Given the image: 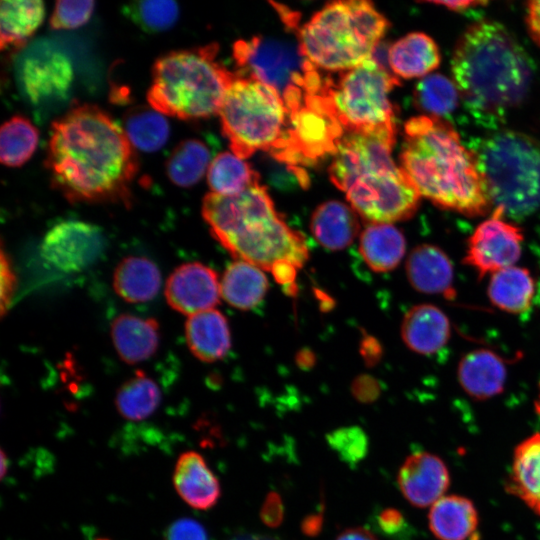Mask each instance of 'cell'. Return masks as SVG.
I'll return each instance as SVG.
<instances>
[{
    "label": "cell",
    "instance_id": "1",
    "mask_svg": "<svg viewBox=\"0 0 540 540\" xmlns=\"http://www.w3.org/2000/svg\"><path fill=\"white\" fill-rule=\"evenodd\" d=\"M51 185L70 203L130 206L139 171L125 131L92 104L71 108L51 125L45 158Z\"/></svg>",
    "mask_w": 540,
    "mask_h": 540
},
{
    "label": "cell",
    "instance_id": "2",
    "mask_svg": "<svg viewBox=\"0 0 540 540\" xmlns=\"http://www.w3.org/2000/svg\"><path fill=\"white\" fill-rule=\"evenodd\" d=\"M400 163L419 194L441 208L477 216L491 206L474 153L440 117L406 121Z\"/></svg>",
    "mask_w": 540,
    "mask_h": 540
},
{
    "label": "cell",
    "instance_id": "3",
    "mask_svg": "<svg viewBox=\"0 0 540 540\" xmlns=\"http://www.w3.org/2000/svg\"><path fill=\"white\" fill-rule=\"evenodd\" d=\"M396 129L345 132L329 166L332 183L370 223L402 221L416 212L421 195L392 156Z\"/></svg>",
    "mask_w": 540,
    "mask_h": 540
},
{
    "label": "cell",
    "instance_id": "4",
    "mask_svg": "<svg viewBox=\"0 0 540 540\" xmlns=\"http://www.w3.org/2000/svg\"><path fill=\"white\" fill-rule=\"evenodd\" d=\"M460 95L474 112L502 114L518 106L532 82L526 52L501 24L480 21L458 39L451 62Z\"/></svg>",
    "mask_w": 540,
    "mask_h": 540
},
{
    "label": "cell",
    "instance_id": "5",
    "mask_svg": "<svg viewBox=\"0 0 540 540\" xmlns=\"http://www.w3.org/2000/svg\"><path fill=\"white\" fill-rule=\"evenodd\" d=\"M202 216L214 238L238 260L271 271L281 262L301 268L308 259L303 235L284 221L260 183L231 196L208 193Z\"/></svg>",
    "mask_w": 540,
    "mask_h": 540
},
{
    "label": "cell",
    "instance_id": "6",
    "mask_svg": "<svg viewBox=\"0 0 540 540\" xmlns=\"http://www.w3.org/2000/svg\"><path fill=\"white\" fill-rule=\"evenodd\" d=\"M216 43L160 56L152 68L147 101L161 114L194 120L219 113L236 75L217 61Z\"/></svg>",
    "mask_w": 540,
    "mask_h": 540
},
{
    "label": "cell",
    "instance_id": "7",
    "mask_svg": "<svg viewBox=\"0 0 540 540\" xmlns=\"http://www.w3.org/2000/svg\"><path fill=\"white\" fill-rule=\"evenodd\" d=\"M390 23L364 0L326 4L300 28L302 54L317 68L344 72L369 59Z\"/></svg>",
    "mask_w": 540,
    "mask_h": 540
},
{
    "label": "cell",
    "instance_id": "8",
    "mask_svg": "<svg viewBox=\"0 0 540 540\" xmlns=\"http://www.w3.org/2000/svg\"><path fill=\"white\" fill-rule=\"evenodd\" d=\"M474 153L491 204L522 218L540 208V143L504 130L481 141Z\"/></svg>",
    "mask_w": 540,
    "mask_h": 540
},
{
    "label": "cell",
    "instance_id": "9",
    "mask_svg": "<svg viewBox=\"0 0 540 540\" xmlns=\"http://www.w3.org/2000/svg\"><path fill=\"white\" fill-rule=\"evenodd\" d=\"M221 128L232 152L242 158L258 150L282 161L288 146L290 118L270 86L236 75L219 111Z\"/></svg>",
    "mask_w": 540,
    "mask_h": 540
},
{
    "label": "cell",
    "instance_id": "10",
    "mask_svg": "<svg viewBox=\"0 0 540 540\" xmlns=\"http://www.w3.org/2000/svg\"><path fill=\"white\" fill-rule=\"evenodd\" d=\"M233 58L240 76L272 87L281 97L289 118L308 105L325 87L318 68L301 52L298 42L268 36L238 40Z\"/></svg>",
    "mask_w": 540,
    "mask_h": 540
},
{
    "label": "cell",
    "instance_id": "11",
    "mask_svg": "<svg viewBox=\"0 0 540 540\" xmlns=\"http://www.w3.org/2000/svg\"><path fill=\"white\" fill-rule=\"evenodd\" d=\"M399 78L372 56L360 65L330 78L329 94L345 132L396 129L389 94Z\"/></svg>",
    "mask_w": 540,
    "mask_h": 540
},
{
    "label": "cell",
    "instance_id": "12",
    "mask_svg": "<svg viewBox=\"0 0 540 540\" xmlns=\"http://www.w3.org/2000/svg\"><path fill=\"white\" fill-rule=\"evenodd\" d=\"M521 229L509 222L499 208L482 221L467 241L464 262L480 277L514 266L522 251Z\"/></svg>",
    "mask_w": 540,
    "mask_h": 540
},
{
    "label": "cell",
    "instance_id": "13",
    "mask_svg": "<svg viewBox=\"0 0 540 540\" xmlns=\"http://www.w3.org/2000/svg\"><path fill=\"white\" fill-rule=\"evenodd\" d=\"M18 79L34 105L64 101L73 81L70 59L59 49L38 46L28 50L18 66Z\"/></svg>",
    "mask_w": 540,
    "mask_h": 540
},
{
    "label": "cell",
    "instance_id": "14",
    "mask_svg": "<svg viewBox=\"0 0 540 540\" xmlns=\"http://www.w3.org/2000/svg\"><path fill=\"white\" fill-rule=\"evenodd\" d=\"M105 249L101 229L80 220L54 225L41 243L43 259L59 271L80 272L94 264Z\"/></svg>",
    "mask_w": 540,
    "mask_h": 540
},
{
    "label": "cell",
    "instance_id": "15",
    "mask_svg": "<svg viewBox=\"0 0 540 540\" xmlns=\"http://www.w3.org/2000/svg\"><path fill=\"white\" fill-rule=\"evenodd\" d=\"M220 296L221 288L217 273L199 262L178 266L170 274L165 285L167 303L188 317L214 309Z\"/></svg>",
    "mask_w": 540,
    "mask_h": 540
},
{
    "label": "cell",
    "instance_id": "16",
    "mask_svg": "<svg viewBox=\"0 0 540 540\" xmlns=\"http://www.w3.org/2000/svg\"><path fill=\"white\" fill-rule=\"evenodd\" d=\"M397 481L407 501L423 508L432 506L444 496L450 476L441 458L428 452H417L406 458Z\"/></svg>",
    "mask_w": 540,
    "mask_h": 540
},
{
    "label": "cell",
    "instance_id": "17",
    "mask_svg": "<svg viewBox=\"0 0 540 540\" xmlns=\"http://www.w3.org/2000/svg\"><path fill=\"white\" fill-rule=\"evenodd\" d=\"M172 480L181 499L197 510L210 509L221 495L217 477L207 466L203 456L196 451L190 450L180 454Z\"/></svg>",
    "mask_w": 540,
    "mask_h": 540
},
{
    "label": "cell",
    "instance_id": "18",
    "mask_svg": "<svg viewBox=\"0 0 540 540\" xmlns=\"http://www.w3.org/2000/svg\"><path fill=\"white\" fill-rule=\"evenodd\" d=\"M450 322L438 307L420 304L412 307L404 316L401 336L407 347L420 354L438 352L450 337Z\"/></svg>",
    "mask_w": 540,
    "mask_h": 540
},
{
    "label": "cell",
    "instance_id": "19",
    "mask_svg": "<svg viewBox=\"0 0 540 540\" xmlns=\"http://www.w3.org/2000/svg\"><path fill=\"white\" fill-rule=\"evenodd\" d=\"M185 335L192 354L204 362L224 358L231 347L227 319L216 309L189 316L185 324Z\"/></svg>",
    "mask_w": 540,
    "mask_h": 540
},
{
    "label": "cell",
    "instance_id": "20",
    "mask_svg": "<svg viewBox=\"0 0 540 540\" xmlns=\"http://www.w3.org/2000/svg\"><path fill=\"white\" fill-rule=\"evenodd\" d=\"M387 60L396 77H425L441 60L435 41L425 33L412 32L398 39L388 49Z\"/></svg>",
    "mask_w": 540,
    "mask_h": 540
},
{
    "label": "cell",
    "instance_id": "21",
    "mask_svg": "<svg viewBox=\"0 0 540 540\" xmlns=\"http://www.w3.org/2000/svg\"><path fill=\"white\" fill-rule=\"evenodd\" d=\"M406 272L410 284L420 292L448 296L453 292L451 261L434 245L423 244L413 249L407 259Z\"/></svg>",
    "mask_w": 540,
    "mask_h": 540
},
{
    "label": "cell",
    "instance_id": "22",
    "mask_svg": "<svg viewBox=\"0 0 540 540\" xmlns=\"http://www.w3.org/2000/svg\"><path fill=\"white\" fill-rule=\"evenodd\" d=\"M111 336L119 357L128 364H136L156 352L159 324L152 318L121 314L112 322Z\"/></svg>",
    "mask_w": 540,
    "mask_h": 540
},
{
    "label": "cell",
    "instance_id": "23",
    "mask_svg": "<svg viewBox=\"0 0 540 540\" xmlns=\"http://www.w3.org/2000/svg\"><path fill=\"white\" fill-rule=\"evenodd\" d=\"M458 380L471 397L484 400L500 393L506 380L503 360L494 352L480 349L466 354L458 366Z\"/></svg>",
    "mask_w": 540,
    "mask_h": 540
},
{
    "label": "cell",
    "instance_id": "24",
    "mask_svg": "<svg viewBox=\"0 0 540 540\" xmlns=\"http://www.w3.org/2000/svg\"><path fill=\"white\" fill-rule=\"evenodd\" d=\"M506 489L540 517V432L515 448Z\"/></svg>",
    "mask_w": 540,
    "mask_h": 540
},
{
    "label": "cell",
    "instance_id": "25",
    "mask_svg": "<svg viewBox=\"0 0 540 540\" xmlns=\"http://www.w3.org/2000/svg\"><path fill=\"white\" fill-rule=\"evenodd\" d=\"M310 227L315 239L329 250L348 247L359 232L356 212L338 200L320 204L312 214Z\"/></svg>",
    "mask_w": 540,
    "mask_h": 540
},
{
    "label": "cell",
    "instance_id": "26",
    "mask_svg": "<svg viewBox=\"0 0 540 540\" xmlns=\"http://www.w3.org/2000/svg\"><path fill=\"white\" fill-rule=\"evenodd\" d=\"M428 521L439 540H467L477 529L478 513L468 498L444 495L431 506Z\"/></svg>",
    "mask_w": 540,
    "mask_h": 540
},
{
    "label": "cell",
    "instance_id": "27",
    "mask_svg": "<svg viewBox=\"0 0 540 540\" xmlns=\"http://www.w3.org/2000/svg\"><path fill=\"white\" fill-rule=\"evenodd\" d=\"M160 286V271L156 264L146 257H125L114 270L113 288L126 302H147L157 295Z\"/></svg>",
    "mask_w": 540,
    "mask_h": 540
},
{
    "label": "cell",
    "instance_id": "28",
    "mask_svg": "<svg viewBox=\"0 0 540 540\" xmlns=\"http://www.w3.org/2000/svg\"><path fill=\"white\" fill-rule=\"evenodd\" d=\"M405 250V238L392 224L370 223L360 235V254L375 272H388L396 268Z\"/></svg>",
    "mask_w": 540,
    "mask_h": 540
},
{
    "label": "cell",
    "instance_id": "29",
    "mask_svg": "<svg viewBox=\"0 0 540 540\" xmlns=\"http://www.w3.org/2000/svg\"><path fill=\"white\" fill-rule=\"evenodd\" d=\"M535 279L528 269L510 266L493 273L488 285V297L499 309L520 314L533 304Z\"/></svg>",
    "mask_w": 540,
    "mask_h": 540
},
{
    "label": "cell",
    "instance_id": "30",
    "mask_svg": "<svg viewBox=\"0 0 540 540\" xmlns=\"http://www.w3.org/2000/svg\"><path fill=\"white\" fill-rule=\"evenodd\" d=\"M220 288L221 296L228 304L248 310L262 301L268 290V280L260 267L237 260L226 268Z\"/></svg>",
    "mask_w": 540,
    "mask_h": 540
},
{
    "label": "cell",
    "instance_id": "31",
    "mask_svg": "<svg viewBox=\"0 0 540 540\" xmlns=\"http://www.w3.org/2000/svg\"><path fill=\"white\" fill-rule=\"evenodd\" d=\"M43 2L37 0L2 1L0 8V48L20 49L41 25Z\"/></svg>",
    "mask_w": 540,
    "mask_h": 540
},
{
    "label": "cell",
    "instance_id": "32",
    "mask_svg": "<svg viewBox=\"0 0 540 540\" xmlns=\"http://www.w3.org/2000/svg\"><path fill=\"white\" fill-rule=\"evenodd\" d=\"M161 401L157 383L138 370L124 382L115 396V406L119 414L131 421H141L151 416Z\"/></svg>",
    "mask_w": 540,
    "mask_h": 540
},
{
    "label": "cell",
    "instance_id": "33",
    "mask_svg": "<svg viewBox=\"0 0 540 540\" xmlns=\"http://www.w3.org/2000/svg\"><path fill=\"white\" fill-rule=\"evenodd\" d=\"M259 174L233 152H221L210 163L207 181L212 193L236 195L259 183Z\"/></svg>",
    "mask_w": 540,
    "mask_h": 540
},
{
    "label": "cell",
    "instance_id": "34",
    "mask_svg": "<svg viewBox=\"0 0 540 540\" xmlns=\"http://www.w3.org/2000/svg\"><path fill=\"white\" fill-rule=\"evenodd\" d=\"M125 133L131 144L139 150L154 152L162 148L169 138V123L160 112L148 106H136L124 116Z\"/></svg>",
    "mask_w": 540,
    "mask_h": 540
},
{
    "label": "cell",
    "instance_id": "35",
    "mask_svg": "<svg viewBox=\"0 0 540 540\" xmlns=\"http://www.w3.org/2000/svg\"><path fill=\"white\" fill-rule=\"evenodd\" d=\"M210 161V151L200 140L187 139L180 142L166 162L167 176L180 187L196 184L204 175Z\"/></svg>",
    "mask_w": 540,
    "mask_h": 540
},
{
    "label": "cell",
    "instance_id": "36",
    "mask_svg": "<svg viewBox=\"0 0 540 540\" xmlns=\"http://www.w3.org/2000/svg\"><path fill=\"white\" fill-rule=\"evenodd\" d=\"M39 132L32 122L20 115L7 120L0 130V160L8 167H19L34 154Z\"/></svg>",
    "mask_w": 540,
    "mask_h": 540
},
{
    "label": "cell",
    "instance_id": "37",
    "mask_svg": "<svg viewBox=\"0 0 540 540\" xmlns=\"http://www.w3.org/2000/svg\"><path fill=\"white\" fill-rule=\"evenodd\" d=\"M460 92L454 83L442 74H429L415 86L416 105L427 115L441 117L457 106Z\"/></svg>",
    "mask_w": 540,
    "mask_h": 540
},
{
    "label": "cell",
    "instance_id": "38",
    "mask_svg": "<svg viewBox=\"0 0 540 540\" xmlns=\"http://www.w3.org/2000/svg\"><path fill=\"white\" fill-rule=\"evenodd\" d=\"M122 11L138 27L149 33L170 29L179 16L177 3L167 0L131 2Z\"/></svg>",
    "mask_w": 540,
    "mask_h": 540
},
{
    "label": "cell",
    "instance_id": "39",
    "mask_svg": "<svg viewBox=\"0 0 540 540\" xmlns=\"http://www.w3.org/2000/svg\"><path fill=\"white\" fill-rule=\"evenodd\" d=\"M327 442L349 465L358 464L368 453V438L358 426L342 427L329 433Z\"/></svg>",
    "mask_w": 540,
    "mask_h": 540
},
{
    "label": "cell",
    "instance_id": "40",
    "mask_svg": "<svg viewBox=\"0 0 540 540\" xmlns=\"http://www.w3.org/2000/svg\"><path fill=\"white\" fill-rule=\"evenodd\" d=\"M94 1H57L50 17V27L54 30L75 29L84 25L94 10Z\"/></svg>",
    "mask_w": 540,
    "mask_h": 540
},
{
    "label": "cell",
    "instance_id": "41",
    "mask_svg": "<svg viewBox=\"0 0 540 540\" xmlns=\"http://www.w3.org/2000/svg\"><path fill=\"white\" fill-rule=\"evenodd\" d=\"M164 540H208V536L198 521L191 518H181L168 526Z\"/></svg>",
    "mask_w": 540,
    "mask_h": 540
},
{
    "label": "cell",
    "instance_id": "42",
    "mask_svg": "<svg viewBox=\"0 0 540 540\" xmlns=\"http://www.w3.org/2000/svg\"><path fill=\"white\" fill-rule=\"evenodd\" d=\"M16 274L13 269L10 258L6 255L4 249L1 251V314L4 315L14 297L16 289Z\"/></svg>",
    "mask_w": 540,
    "mask_h": 540
},
{
    "label": "cell",
    "instance_id": "43",
    "mask_svg": "<svg viewBox=\"0 0 540 540\" xmlns=\"http://www.w3.org/2000/svg\"><path fill=\"white\" fill-rule=\"evenodd\" d=\"M260 517L263 523L271 528H276L282 523L284 508L281 497L277 493L270 492L266 496L260 511Z\"/></svg>",
    "mask_w": 540,
    "mask_h": 540
},
{
    "label": "cell",
    "instance_id": "44",
    "mask_svg": "<svg viewBox=\"0 0 540 540\" xmlns=\"http://www.w3.org/2000/svg\"><path fill=\"white\" fill-rule=\"evenodd\" d=\"M353 396L362 403H370L380 394L377 380L369 375L357 377L352 383Z\"/></svg>",
    "mask_w": 540,
    "mask_h": 540
},
{
    "label": "cell",
    "instance_id": "45",
    "mask_svg": "<svg viewBox=\"0 0 540 540\" xmlns=\"http://www.w3.org/2000/svg\"><path fill=\"white\" fill-rule=\"evenodd\" d=\"M378 524L386 533H395L401 528L403 517L401 513L395 509H385L378 517Z\"/></svg>",
    "mask_w": 540,
    "mask_h": 540
},
{
    "label": "cell",
    "instance_id": "46",
    "mask_svg": "<svg viewBox=\"0 0 540 540\" xmlns=\"http://www.w3.org/2000/svg\"><path fill=\"white\" fill-rule=\"evenodd\" d=\"M360 346V353L367 365H374L380 359L382 348L374 337H364Z\"/></svg>",
    "mask_w": 540,
    "mask_h": 540
},
{
    "label": "cell",
    "instance_id": "47",
    "mask_svg": "<svg viewBox=\"0 0 540 540\" xmlns=\"http://www.w3.org/2000/svg\"><path fill=\"white\" fill-rule=\"evenodd\" d=\"M527 25L532 38L540 46V1L528 3Z\"/></svg>",
    "mask_w": 540,
    "mask_h": 540
},
{
    "label": "cell",
    "instance_id": "48",
    "mask_svg": "<svg viewBox=\"0 0 540 540\" xmlns=\"http://www.w3.org/2000/svg\"><path fill=\"white\" fill-rule=\"evenodd\" d=\"M336 540H377L367 529L357 527L343 531Z\"/></svg>",
    "mask_w": 540,
    "mask_h": 540
},
{
    "label": "cell",
    "instance_id": "49",
    "mask_svg": "<svg viewBox=\"0 0 540 540\" xmlns=\"http://www.w3.org/2000/svg\"><path fill=\"white\" fill-rule=\"evenodd\" d=\"M323 519L320 514L307 516L302 523V530L307 536H316L322 527Z\"/></svg>",
    "mask_w": 540,
    "mask_h": 540
},
{
    "label": "cell",
    "instance_id": "50",
    "mask_svg": "<svg viewBox=\"0 0 540 540\" xmlns=\"http://www.w3.org/2000/svg\"><path fill=\"white\" fill-rule=\"evenodd\" d=\"M433 4L442 5L453 11H464L470 7L486 4L482 1H431Z\"/></svg>",
    "mask_w": 540,
    "mask_h": 540
},
{
    "label": "cell",
    "instance_id": "51",
    "mask_svg": "<svg viewBox=\"0 0 540 540\" xmlns=\"http://www.w3.org/2000/svg\"><path fill=\"white\" fill-rule=\"evenodd\" d=\"M314 361L313 354L311 352H301L297 356V362L302 367H309L312 365V362Z\"/></svg>",
    "mask_w": 540,
    "mask_h": 540
},
{
    "label": "cell",
    "instance_id": "52",
    "mask_svg": "<svg viewBox=\"0 0 540 540\" xmlns=\"http://www.w3.org/2000/svg\"><path fill=\"white\" fill-rule=\"evenodd\" d=\"M232 540H277L264 535L258 534H245L234 537Z\"/></svg>",
    "mask_w": 540,
    "mask_h": 540
},
{
    "label": "cell",
    "instance_id": "53",
    "mask_svg": "<svg viewBox=\"0 0 540 540\" xmlns=\"http://www.w3.org/2000/svg\"><path fill=\"white\" fill-rule=\"evenodd\" d=\"M0 459H1V466H0L1 478H4L8 469V461H7L6 454L3 450H1Z\"/></svg>",
    "mask_w": 540,
    "mask_h": 540
},
{
    "label": "cell",
    "instance_id": "54",
    "mask_svg": "<svg viewBox=\"0 0 540 540\" xmlns=\"http://www.w3.org/2000/svg\"><path fill=\"white\" fill-rule=\"evenodd\" d=\"M96 540H110V539H107V538H98Z\"/></svg>",
    "mask_w": 540,
    "mask_h": 540
}]
</instances>
